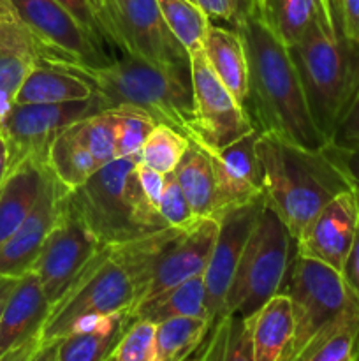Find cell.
<instances>
[{"instance_id": "cell-1", "label": "cell", "mask_w": 359, "mask_h": 361, "mask_svg": "<svg viewBox=\"0 0 359 361\" xmlns=\"http://www.w3.org/2000/svg\"><path fill=\"white\" fill-rule=\"evenodd\" d=\"M248 62L245 111L260 134H270L305 150H322L289 48L266 27L253 7L236 23Z\"/></svg>"}, {"instance_id": "cell-2", "label": "cell", "mask_w": 359, "mask_h": 361, "mask_svg": "<svg viewBox=\"0 0 359 361\" xmlns=\"http://www.w3.org/2000/svg\"><path fill=\"white\" fill-rule=\"evenodd\" d=\"M44 62L87 81L108 109H137L157 123L172 127L189 141L199 140L190 80L129 55L113 59L101 67L56 60Z\"/></svg>"}, {"instance_id": "cell-3", "label": "cell", "mask_w": 359, "mask_h": 361, "mask_svg": "<svg viewBox=\"0 0 359 361\" xmlns=\"http://www.w3.org/2000/svg\"><path fill=\"white\" fill-rule=\"evenodd\" d=\"M329 2L331 20L289 46L310 116L327 145L359 94V44L341 30L338 0Z\"/></svg>"}, {"instance_id": "cell-4", "label": "cell", "mask_w": 359, "mask_h": 361, "mask_svg": "<svg viewBox=\"0 0 359 361\" xmlns=\"http://www.w3.org/2000/svg\"><path fill=\"white\" fill-rule=\"evenodd\" d=\"M257 157L264 201L298 238L305 226L341 192L352 190L347 176L322 150H305L270 134H259Z\"/></svg>"}, {"instance_id": "cell-5", "label": "cell", "mask_w": 359, "mask_h": 361, "mask_svg": "<svg viewBox=\"0 0 359 361\" xmlns=\"http://www.w3.org/2000/svg\"><path fill=\"white\" fill-rule=\"evenodd\" d=\"M141 154L102 166L77 189L69 190L83 221L102 247L122 245L169 228L137 178Z\"/></svg>"}, {"instance_id": "cell-6", "label": "cell", "mask_w": 359, "mask_h": 361, "mask_svg": "<svg viewBox=\"0 0 359 361\" xmlns=\"http://www.w3.org/2000/svg\"><path fill=\"white\" fill-rule=\"evenodd\" d=\"M294 256L296 240L280 215L264 201L229 286L222 317H252L278 295Z\"/></svg>"}, {"instance_id": "cell-7", "label": "cell", "mask_w": 359, "mask_h": 361, "mask_svg": "<svg viewBox=\"0 0 359 361\" xmlns=\"http://www.w3.org/2000/svg\"><path fill=\"white\" fill-rule=\"evenodd\" d=\"M137 302V286L113 247H104L49 310L41 342H53L101 317L130 310Z\"/></svg>"}, {"instance_id": "cell-8", "label": "cell", "mask_w": 359, "mask_h": 361, "mask_svg": "<svg viewBox=\"0 0 359 361\" xmlns=\"http://www.w3.org/2000/svg\"><path fill=\"white\" fill-rule=\"evenodd\" d=\"M106 42L123 55L190 80V55L169 30L157 0H123L97 14Z\"/></svg>"}, {"instance_id": "cell-9", "label": "cell", "mask_w": 359, "mask_h": 361, "mask_svg": "<svg viewBox=\"0 0 359 361\" xmlns=\"http://www.w3.org/2000/svg\"><path fill=\"white\" fill-rule=\"evenodd\" d=\"M278 293L291 300L296 319L294 341L285 361L294 358L310 338L340 316L354 298L340 271L299 254L292 259Z\"/></svg>"}, {"instance_id": "cell-10", "label": "cell", "mask_w": 359, "mask_h": 361, "mask_svg": "<svg viewBox=\"0 0 359 361\" xmlns=\"http://www.w3.org/2000/svg\"><path fill=\"white\" fill-rule=\"evenodd\" d=\"M104 247L101 245L70 200L69 190L60 197L56 221L30 271L41 281L51 307L65 296L84 268Z\"/></svg>"}, {"instance_id": "cell-11", "label": "cell", "mask_w": 359, "mask_h": 361, "mask_svg": "<svg viewBox=\"0 0 359 361\" xmlns=\"http://www.w3.org/2000/svg\"><path fill=\"white\" fill-rule=\"evenodd\" d=\"M102 111L108 108L97 95L55 104H14L0 122V134L9 148V173L25 161L48 164L49 147L62 130Z\"/></svg>"}, {"instance_id": "cell-12", "label": "cell", "mask_w": 359, "mask_h": 361, "mask_svg": "<svg viewBox=\"0 0 359 361\" xmlns=\"http://www.w3.org/2000/svg\"><path fill=\"white\" fill-rule=\"evenodd\" d=\"M21 23L37 42L35 59L101 67L113 60L76 18L56 0H9Z\"/></svg>"}, {"instance_id": "cell-13", "label": "cell", "mask_w": 359, "mask_h": 361, "mask_svg": "<svg viewBox=\"0 0 359 361\" xmlns=\"http://www.w3.org/2000/svg\"><path fill=\"white\" fill-rule=\"evenodd\" d=\"M190 83L199 127V140L194 143L224 148L256 130L241 104L211 71L203 49L190 53Z\"/></svg>"}, {"instance_id": "cell-14", "label": "cell", "mask_w": 359, "mask_h": 361, "mask_svg": "<svg viewBox=\"0 0 359 361\" xmlns=\"http://www.w3.org/2000/svg\"><path fill=\"white\" fill-rule=\"evenodd\" d=\"M264 196L243 207L232 208L217 219L218 235L203 279L206 284V310L211 328L222 319V307L248 236L256 226Z\"/></svg>"}, {"instance_id": "cell-15", "label": "cell", "mask_w": 359, "mask_h": 361, "mask_svg": "<svg viewBox=\"0 0 359 361\" xmlns=\"http://www.w3.org/2000/svg\"><path fill=\"white\" fill-rule=\"evenodd\" d=\"M218 228L220 226L217 219L208 217L199 219L189 229H176L158 252L150 286L141 302H146L189 279L204 275L217 242Z\"/></svg>"}, {"instance_id": "cell-16", "label": "cell", "mask_w": 359, "mask_h": 361, "mask_svg": "<svg viewBox=\"0 0 359 361\" xmlns=\"http://www.w3.org/2000/svg\"><path fill=\"white\" fill-rule=\"evenodd\" d=\"M359 226L355 190H347L317 212L296 238V254L341 271Z\"/></svg>"}, {"instance_id": "cell-17", "label": "cell", "mask_w": 359, "mask_h": 361, "mask_svg": "<svg viewBox=\"0 0 359 361\" xmlns=\"http://www.w3.org/2000/svg\"><path fill=\"white\" fill-rule=\"evenodd\" d=\"M259 130L239 137L224 148L199 145L213 164L217 183V210L215 219L232 208L243 207L263 197V171L257 157Z\"/></svg>"}, {"instance_id": "cell-18", "label": "cell", "mask_w": 359, "mask_h": 361, "mask_svg": "<svg viewBox=\"0 0 359 361\" xmlns=\"http://www.w3.org/2000/svg\"><path fill=\"white\" fill-rule=\"evenodd\" d=\"M51 171V169H49ZM69 190L49 173L41 197L23 224L0 245V277H23L32 270L58 214L60 197Z\"/></svg>"}, {"instance_id": "cell-19", "label": "cell", "mask_w": 359, "mask_h": 361, "mask_svg": "<svg viewBox=\"0 0 359 361\" xmlns=\"http://www.w3.org/2000/svg\"><path fill=\"white\" fill-rule=\"evenodd\" d=\"M51 310L41 281L34 271L20 277L0 319V358L25 342L41 337V330Z\"/></svg>"}, {"instance_id": "cell-20", "label": "cell", "mask_w": 359, "mask_h": 361, "mask_svg": "<svg viewBox=\"0 0 359 361\" xmlns=\"http://www.w3.org/2000/svg\"><path fill=\"white\" fill-rule=\"evenodd\" d=\"M46 162L25 161L0 187V245L23 224L41 197L49 176Z\"/></svg>"}, {"instance_id": "cell-21", "label": "cell", "mask_w": 359, "mask_h": 361, "mask_svg": "<svg viewBox=\"0 0 359 361\" xmlns=\"http://www.w3.org/2000/svg\"><path fill=\"white\" fill-rule=\"evenodd\" d=\"M203 51L211 71L245 109L248 95V62L245 42L238 28L211 23L204 35Z\"/></svg>"}, {"instance_id": "cell-22", "label": "cell", "mask_w": 359, "mask_h": 361, "mask_svg": "<svg viewBox=\"0 0 359 361\" xmlns=\"http://www.w3.org/2000/svg\"><path fill=\"white\" fill-rule=\"evenodd\" d=\"M248 323L253 361H285L296 331L291 300L278 293L248 317Z\"/></svg>"}, {"instance_id": "cell-23", "label": "cell", "mask_w": 359, "mask_h": 361, "mask_svg": "<svg viewBox=\"0 0 359 361\" xmlns=\"http://www.w3.org/2000/svg\"><path fill=\"white\" fill-rule=\"evenodd\" d=\"M132 321L130 310L101 317L60 338L56 358L58 361H108Z\"/></svg>"}, {"instance_id": "cell-24", "label": "cell", "mask_w": 359, "mask_h": 361, "mask_svg": "<svg viewBox=\"0 0 359 361\" xmlns=\"http://www.w3.org/2000/svg\"><path fill=\"white\" fill-rule=\"evenodd\" d=\"M252 7L287 48L301 41L313 25L331 20L329 0H260Z\"/></svg>"}, {"instance_id": "cell-25", "label": "cell", "mask_w": 359, "mask_h": 361, "mask_svg": "<svg viewBox=\"0 0 359 361\" xmlns=\"http://www.w3.org/2000/svg\"><path fill=\"white\" fill-rule=\"evenodd\" d=\"M90 85L81 78L58 69L41 59H34L25 76L14 104H55V102L87 101L94 97Z\"/></svg>"}, {"instance_id": "cell-26", "label": "cell", "mask_w": 359, "mask_h": 361, "mask_svg": "<svg viewBox=\"0 0 359 361\" xmlns=\"http://www.w3.org/2000/svg\"><path fill=\"white\" fill-rule=\"evenodd\" d=\"M291 361H359V302L355 296Z\"/></svg>"}, {"instance_id": "cell-27", "label": "cell", "mask_w": 359, "mask_h": 361, "mask_svg": "<svg viewBox=\"0 0 359 361\" xmlns=\"http://www.w3.org/2000/svg\"><path fill=\"white\" fill-rule=\"evenodd\" d=\"M132 319H144L158 324L172 317H203L208 319L206 284L203 275L189 279L153 298L130 309ZM210 323V321H208Z\"/></svg>"}, {"instance_id": "cell-28", "label": "cell", "mask_w": 359, "mask_h": 361, "mask_svg": "<svg viewBox=\"0 0 359 361\" xmlns=\"http://www.w3.org/2000/svg\"><path fill=\"white\" fill-rule=\"evenodd\" d=\"M175 173L196 217L215 219L217 183H215L213 164L210 161V155L199 145L190 141Z\"/></svg>"}, {"instance_id": "cell-29", "label": "cell", "mask_w": 359, "mask_h": 361, "mask_svg": "<svg viewBox=\"0 0 359 361\" xmlns=\"http://www.w3.org/2000/svg\"><path fill=\"white\" fill-rule=\"evenodd\" d=\"M48 168L69 190L83 185L99 169L90 152L74 130V123L53 140L48 152Z\"/></svg>"}, {"instance_id": "cell-30", "label": "cell", "mask_w": 359, "mask_h": 361, "mask_svg": "<svg viewBox=\"0 0 359 361\" xmlns=\"http://www.w3.org/2000/svg\"><path fill=\"white\" fill-rule=\"evenodd\" d=\"M211 324L203 317H172L157 324L155 361H185L210 335Z\"/></svg>"}, {"instance_id": "cell-31", "label": "cell", "mask_w": 359, "mask_h": 361, "mask_svg": "<svg viewBox=\"0 0 359 361\" xmlns=\"http://www.w3.org/2000/svg\"><path fill=\"white\" fill-rule=\"evenodd\" d=\"M157 4L169 30L182 42L189 55L203 49L204 35L213 23L203 9L192 0H157Z\"/></svg>"}, {"instance_id": "cell-32", "label": "cell", "mask_w": 359, "mask_h": 361, "mask_svg": "<svg viewBox=\"0 0 359 361\" xmlns=\"http://www.w3.org/2000/svg\"><path fill=\"white\" fill-rule=\"evenodd\" d=\"M190 141L172 127L157 123L148 134L146 141L141 148V162L150 166L155 171L171 173L182 161L183 154L189 148Z\"/></svg>"}, {"instance_id": "cell-33", "label": "cell", "mask_w": 359, "mask_h": 361, "mask_svg": "<svg viewBox=\"0 0 359 361\" xmlns=\"http://www.w3.org/2000/svg\"><path fill=\"white\" fill-rule=\"evenodd\" d=\"M74 130L101 169L116 159V122L111 109L74 123Z\"/></svg>"}, {"instance_id": "cell-34", "label": "cell", "mask_w": 359, "mask_h": 361, "mask_svg": "<svg viewBox=\"0 0 359 361\" xmlns=\"http://www.w3.org/2000/svg\"><path fill=\"white\" fill-rule=\"evenodd\" d=\"M111 111L115 113L116 122V159L139 154L157 122L137 109L115 108Z\"/></svg>"}, {"instance_id": "cell-35", "label": "cell", "mask_w": 359, "mask_h": 361, "mask_svg": "<svg viewBox=\"0 0 359 361\" xmlns=\"http://www.w3.org/2000/svg\"><path fill=\"white\" fill-rule=\"evenodd\" d=\"M34 63V56L0 48V122L14 106L16 94Z\"/></svg>"}, {"instance_id": "cell-36", "label": "cell", "mask_w": 359, "mask_h": 361, "mask_svg": "<svg viewBox=\"0 0 359 361\" xmlns=\"http://www.w3.org/2000/svg\"><path fill=\"white\" fill-rule=\"evenodd\" d=\"M155 334H157V324L144 319L132 321L116 345L113 360L155 361Z\"/></svg>"}, {"instance_id": "cell-37", "label": "cell", "mask_w": 359, "mask_h": 361, "mask_svg": "<svg viewBox=\"0 0 359 361\" xmlns=\"http://www.w3.org/2000/svg\"><path fill=\"white\" fill-rule=\"evenodd\" d=\"M158 210L169 228L189 229L199 221V217H196L190 208L175 171L164 175V187H162L160 201H158Z\"/></svg>"}, {"instance_id": "cell-38", "label": "cell", "mask_w": 359, "mask_h": 361, "mask_svg": "<svg viewBox=\"0 0 359 361\" xmlns=\"http://www.w3.org/2000/svg\"><path fill=\"white\" fill-rule=\"evenodd\" d=\"M0 41L6 42L11 49L27 53L34 59L39 55L37 42L34 41L28 28L21 23L9 0H0Z\"/></svg>"}, {"instance_id": "cell-39", "label": "cell", "mask_w": 359, "mask_h": 361, "mask_svg": "<svg viewBox=\"0 0 359 361\" xmlns=\"http://www.w3.org/2000/svg\"><path fill=\"white\" fill-rule=\"evenodd\" d=\"M224 319L225 345L222 361H253L248 319L241 316H225Z\"/></svg>"}, {"instance_id": "cell-40", "label": "cell", "mask_w": 359, "mask_h": 361, "mask_svg": "<svg viewBox=\"0 0 359 361\" xmlns=\"http://www.w3.org/2000/svg\"><path fill=\"white\" fill-rule=\"evenodd\" d=\"M324 154L347 176L352 189L359 192V145H354V147H340V145L329 143L324 147Z\"/></svg>"}, {"instance_id": "cell-41", "label": "cell", "mask_w": 359, "mask_h": 361, "mask_svg": "<svg viewBox=\"0 0 359 361\" xmlns=\"http://www.w3.org/2000/svg\"><path fill=\"white\" fill-rule=\"evenodd\" d=\"M60 6L65 7L74 18H76L77 23L95 39L101 46H104L106 39L102 35L101 27H99V20L97 14H95L94 4L92 0H56Z\"/></svg>"}, {"instance_id": "cell-42", "label": "cell", "mask_w": 359, "mask_h": 361, "mask_svg": "<svg viewBox=\"0 0 359 361\" xmlns=\"http://www.w3.org/2000/svg\"><path fill=\"white\" fill-rule=\"evenodd\" d=\"M331 143L340 145V147H354V145H359V94L355 97L354 104L351 106L347 115L344 116L341 123L338 126Z\"/></svg>"}, {"instance_id": "cell-43", "label": "cell", "mask_w": 359, "mask_h": 361, "mask_svg": "<svg viewBox=\"0 0 359 361\" xmlns=\"http://www.w3.org/2000/svg\"><path fill=\"white\" fill-rule=\"evenodd\" d=\"M338 14L345 37L359 44V0H338Z\"/></svg>"}, {"instance_id": "cell-44", "label": "cell", "mask_w": 359, "mask_h": 361, "mask_svg": "<svg viewBox=\"0 0 359 361\" xmlns=\"http://www.w3.org/2000/svg\"><path fill=\"white\" fill-rule=\"evenodd\" d=\"M137 178H139L141 189L144 190L148 200H150L155 207H158L162 187H164V175L155 171V169H151L150 166L139 162V164H137Z\"/></svg>"}, {"instance_id": "cell-45", "label": "cell", "mask_w": 359, "mask_h": 361, "mask_svg": "<svg viewBox=\"0 0 359 361\" xmlns=\"http://www.w3.org/2000/svg\"><path fill=\"white\" fill-rule=\"evenodd\" d=\"M341 277H344L345 284H347L348 291L355 296V300L359 302V226L358 231H355L354 243H352V249L348 252L347 259H345L344 268H341Z\"/></svg>"}, {"instance_id": "cell-46", "label": "cell", "mask_w": 359, "mask_h": 361, "mask_svg": "<svg viewBox=\"0 0 359 361\" xmlns=\"http://www.w3.org/2000/svg\"><path fill=\"white\" fill-rule=\"evenodd\" d=\"M211 21H225L236 28V9L232 0H194Z\"/></svg>"}, {"instance_id": "cell-47", "label": "cell", "mask_w": 359, "mask_h": 361, "mask_svg": "<svg viewBox=\"0 0 359 361\" xmlns=\"http://www.w3.org/2000/svg\"><path fill=\"white\" fill-rule=\"evenodd\" d=\"M39 345H41V337H35L32 338V341L25 342L23 345H20V348L7 353L6 356L0 358V361H30L32 356H34V353L39 349Z\"/></svg>"}, {"instance_id": "cell-48", "label": "cell", "mask_w": 359, "mask_h": 361, "mask_svg": "<svg viewBox=\"0 0 359 361\" xmlns=\"http://www.w3.org/2000/svg\"><path fill=\"white\" fill-rule=\"evenodd\" d=\"M18 282H20V277H0V319H2L4 310H6L7 302L16 289Z\"/></svg>"}, {"instance_id": "cell-49", "label": "cell", "mask_w": 359, "mask_h": 361, "mask_svg": "<svg viewBox=\"0 0 359 361\" xmlns=\"http://www.w3.org/2000/svg\"><path fill=\"white\" fill-rule=\"evenodd\" d=\"M56 348H58V341L41 342V345L34 353L30 361H58V358H56Z\"/></svg>"}, {"instance_id": "cell-50", "label": "cell", "mask_w": 359, "mask_h": 361, "mask_svg": "<svg viewBox=\"0 0 359 361\" xmlns=\"http://www.w3.org/2000/svg\"><path fill=\"white\" fill-rule=\"evenodd\" d=\"M9 176V148H7L6 140L0 134V187Z\"/></svg>"}, {"instance_id": "cell-51", "label": "cell", "mask_w": 359, "mask_h": 361, "mask_svg": "<svg viewBox=\"0 0 359 361\" xmlns=\"http://www.w3.org/2000/svg\"><path fill=\"white\" fill-rule=\"evenodd\" d=\"M234 2V9H236V23L241 16H245L246 13L250 11L252 7V0H232Z\"/></svg>"}, {"instance_id": "cell-52", "label": "cell", "mask_w": 359, "mask_h": 361, "mask_svg": "<svg viewBox=\"0 0 359 361\" xmlns=\"http://www.w3.org/2000/svg\"><path fill=\"white\" fill-rule=\"evenodd\" d=\"M123 2V0H92V4H94V9H95V14L101 13L104 7H109V6H115V4H120ZM101 27V25H99Z\"/></svg>"}, {"instance_id": "cell-53", "label": "cell", "mask_w": 359, "mask_h": 361, "mask_svg": "<svg viewBox=\"0 0 359 361\" xmlns=\"http://www.w3.org/2000/svg\"><path fill=\"white\" fill-rule=\"evenodd\" d=\"M256 2H260V0H252V6H253V4H256Z\"/></svg>"}, {"instance_id": "cell-54", "label": "cell", "mask_w": 359, "mask_h": 361, "mask_svg": "<svg viewBox=\"0 0 359 361\" xmlns=\"http://www.w3.org/2000/svg\"><path fill=\"white\" fill-rule=\"evenodd\" d=\"M355 194H358V204H359V192H358V190H355Z\"/></svg>"}, {"instance_id": "cell-55", "label": "cell", "mask_w": 359, "mask_h": 361, "mask_svg": "<svg viewBox=\"0 0 359 361\" xmlns=\"http://www.w3.org/2000/svg\"><path fill=\"white\" fill-rule=\"evenodd\" d=\"M108 361H115V360H113V356H111V358H109V360H108Z\"/></svg>"}, {"instance_id": "cell-56", "label": "cell", "mask_w": 359, "mask_h": 361, "mask_svg": "<svg viewBox=\"0 0 359 361\" xmlns=\"http://www.w3.org/2000/svg\"><path fill=\"white\" fill-rule=\"evenodd\" d=\"M192 2H194V0H192Z\"/></svg>"}]
</instances>
